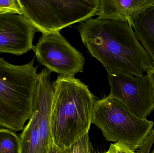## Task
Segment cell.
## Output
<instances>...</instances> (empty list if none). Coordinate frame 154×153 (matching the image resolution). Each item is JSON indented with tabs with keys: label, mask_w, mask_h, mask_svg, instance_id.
Here are the masks:
<instances>
[{
	"label": "cell",
	"mask_w": 154,
	"mask_h": 153,
	"mask_svg": "<svg viewBox=\"0 0 154 153\" xmlns=\"http://www.w3.org/2000/svg\"><path fill=\"white\" fill-rule=\"evenodd\" d=\"M110 87L109 96L120 102L130 112L142 119L154 110V97L147 74L136 77L125 73L107 71Z\"/></svg>",
	"instance_id": "52a82bcc"
},
{
	"label": "cell",
	"mask_w": 154,
	"mask_h": 153,
	"mask_svg": "<svg viewBox=\"0 0 154 153\" xmlns=\"http://www.w3.org/2000/svg\"><path fill=\"white\" fill-rule=\"evenodd\" d=\"M33 49L38 62L51 72L74 77L83 72L85 57L60 32L42 35Z\"/></svg>",
	"instance_id": "8992f818"
},
{
	"label": "cell",
	"mask_w": 154,
	"mask_h": 153,
	"mask_svg": "<svg viewBox=\"0 0 154 153\" xmlns=\"http://www.w3.org/2000/svg\"><path fill=\"white\" fill-rule=\"evenodd\" d=\"M20 137L14 131L0 129V153H20Z\"/></svg>",
	"instance_id": "8fae6325"
},
{
	"label": "cell",
	"mask_w": 154,
	"mask_h": 153,
	"mask_svg": "<svg viewBox=\"0 0 154 153\" xmlns=\"http://www.w3.org/2000/svg\"><path fill=\"white\" fill-rule=\"evenodd\" d=\"M48 153H67V148L59 147L51 141Z\"/></svg>",
	"instance_id": "2e32d148"
},
{
	"label": "cell",
	"mask_w": 154,
	"mask_h": 153,
	"mask_svg": "<svg viewBox=\"0 0 154 153\" xmlns=\"http://www.w3.org/2000/svg\"><path fill=\"white\" fill-rule=\"evenodd\" d=\"M36 31L23 15L0 13V53L21 55L33 49Z\"/></svg>",
	"instance_id": "ba28073f"
},
{
	"label": "cell",
	"mask_w": 154,
	"mask_h": 153,
	"mask_svg": "<svg viewBox=\"0 0 154 153\" xmlns=\"http://www.w3.org/2000/svg\"><path fill=\"white\" fill-rule=\"evenodd\" d=\"M92 124L101 130L107 141L124 145L133 151L143 146L153 130L152 121L138 117L109 96L96 101Z\"/></svg>",
	"instance_id": "277c9868"
},
{
	"label": "cell",
	"mask_w": 154,
	"mask_h": 153,
	"mask_svg": "<svg viewBox=\"0 0 154 153\" xmlns=\"http://www.w3.org/2000/svg\"><path fill=\"white\" fill-rule=\"evenodd\" d=\"M152 153H154V149Z\"/></svg>",
	"instance_id": "d6986e66"
},
{
	"label": "cell",
	"mask_w": 154,
	"mask_h": 153,
	"mask_svg": "<svg viewBox=\"0 0 154 153\" xmlns=\"http://www.w3.org/2000/svg\"><path fill=\"white\" fill-rule=\"evenodd\" d=\"M0 13L22 15L18 0H0Z\"/></svg>",
	"instance_id": "4fadbf2b"
},
{
	"label": "cell",
	"mask_w": 154,
	"mask_h": 153,
	"mask_svg": "<svg viewBox=\"0 0 154 153\" xmlns=\"http://www.w3.org/2000/svg\"><path fill=\"white\" fill-rule=\"evenodd\" d=\"M34 61L16 65L0 57V126L14 132L32 115L38 81Z\"/></svg>",
	"instance_id": "3957f363"
},
{
	"label": "cell",
	"mask_w": 154,
	"mask_h": 153,
	"mask_svg": "<svg viewBox=\"0 0 154 153\" xmlns=\"http://www.w3.org/2000/svg\"><path fill=\"white\" fill-rule=\"evenodd\" d=\"M105 153H112L111 152H110V151H109H109H108V152H106Z\"/></svg>",
	"instance_id": "ac0fdd59"
},
{
	"label": "cell",
	"mask_w": 154,
	"mask_h": 153,
	"mask_svg": "<svg viewBox=\"0 0 154 153\" xmlns=\"http://www.w3.org/2000/svg\"><path fill=\"white\" fill-rule=\"evenodd\" d=\"M154 6V0H100L97 18L127 22L133 27L137 19Z\"/></svg>",
	"instance_id": "9c48e42d"
},
{
	"label": "cell",
	"mask_w": 154,
	"mask_h": 153,
	"mask_svg": "<svg viewBox=\"0 0 154 153\" xmlns=\"http://www.w3.org/2000/svg\"><path fill=\"white\" fill-rule=\"evenodd\" d=\"M22 15L42 35L97 15L100 0H18Z\"/></svg>",
	"instance_id": "5b68a950"
},
{
	"label": "cell",
	"mask_w": 154,
	"mask_h": 153,
	"mask_svg": "<svg viewBox=\"0 0 154 153\" xmlns=\"http://www.w3.org/2000/svg\"><path fill=\"white\" fill-rule=\"evenodd\" d=\"M154 143V129L151 134L143 146L141 147L137 153H150L152 146Z\"/></svg>",
	"instance_id": "9a60e30c"
},
{
	"label": "cell",
	"mask_w": 154,
	"mask_h": 153,
	"mask_svg": "<svg viewBox=\"0 0 154 153\" xmlns=\"http://www.w3.org/2000/svg\"><path fill=\"white\" fill-rule=\"evenodd\" d=\"M133 28L138 40L149 54L154 66V6L137 19Z\"/></svg>",
	"instance_id": "30bf717a"
},
{
	"label": "cell",
	"mask_w": 154,
	"mask_h": 153,
	"mask_svg": "<svg viewBox=\"0 0 154 153\" xmlns=\"http://www.w3.org/2000/svg\"><path fill=\"white\" fill-rule=\"evenodd\" d=\"M146 73L150 76L151 79V84H152V89L154 97V66L150 69Z\"/></svg>",
	"instance_id": "e0dca14e"
},
{
	"label": "cell",
	"mask_w": 154,
	"mask_h": 153,
	"mask_svg": "<svg viewBox=\"0 0 154 153\" xmlns=\"http://www.w3.org/2000/svg\"><path fill=\"white\" fill-rule=\"evenodd\" d=\"M52 83L51 137L56 145L67 148L89 133L97 101L88 86L75 76L59 75Z\"/></svg>",
	"instance_id": "7a4b0ae2"
},
{
	"label": "cell",
	"mask_w": 154,
	"mask_h": 153,
	"mask_svg": "<svg viewBox=\"0 0 154 153\" xmlns=\"http://www.w3.org/2000/svg\"><path fill=\"white\" fill-rule=\"evenodd\" d=\"M109 150L112 153H136L125 146L118 143L111 144Z\"/></svg>",
	"instance_id": "5bb4252c"
},
{
	"label": "cell",
	"mask_w": 154,
	"mask_h": 153,
	"mask_svg": "<svg viewBox=\"0 0 154 153\" xmlns=\"http://www.w3.org/2000/svg\"><path fill=\"white\" fill-rule=\"evenodd\" d=\"M67 153H94L90 142L88 133H86L67 148Z\"/></svg>",
	"instance_id": "7c38bea8"
},
{
	"label": "cell",
	"mask_w": 154,
	"mask_h": 153,
	"mask_svg": "<svg viewBox=\"0 0 154 153\" xmlns=\"http://www.w3.org/2000/svg\"><path fill=\"white\" fill-rule=\"evenodd\" d=\"M77 28L89 53L107 71L142 77L153 66L149 54L127 22L91 18Z\"/></svg>",
	"instance_id": "6da1fadb"
}]
</instances>
